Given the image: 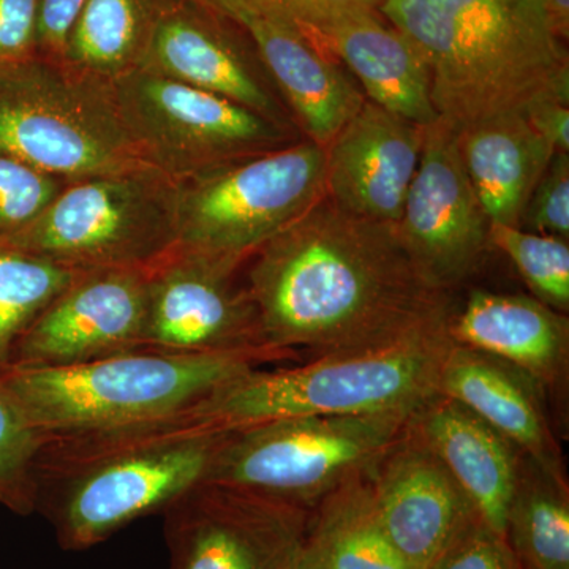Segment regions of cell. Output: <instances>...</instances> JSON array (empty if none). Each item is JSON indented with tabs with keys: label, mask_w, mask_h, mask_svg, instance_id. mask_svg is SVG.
Here are the masks:
<instances>
[{
	"label": "cell",
	"mask_w": 569,
	"mask_h": 569,
	"mask_svg": "<svg viewBox=\"0 0 569 569\" xmlns=\"http://www.w3.org/2000/svg\"><path fill=\"white\" fill-rule=\"evenodd\" d=\"M507 539L522 569H569L567 481L526 455L509 507Z\"/></svg>",
	"instance_id": "cell-26"
},
{
	"label": "cell",
	"mask_w": 569,
	"mask_h": 569,
	"mask_svg": "<svg viewBox=\"0 0 569 569\" xmlns=\"http://www.w3.org/2000/svg\"><path fill=\"white\" fill-rule=\"evenodd\" d=\"M425 127L366 100L326 148L325 197L340 211L396 224L421 157Z\"/></svg>",
	"instance_id": "cell-16"
},
{
	"label": "cell",
	"mask_w": 569,
	"mask_h": 569,
	"mask_svg": "<svg viewBox=\"0 0 569 569\" xmlns=\"http://www.w3.org/2000/svg\"><path fill=\"white\" fill-rule=\"evenodd\" d=\"M310 41L348 67L369 102L418 126L437 121L421 52L377 10L346 14Z\"/></svg>",
	"instance_id": "cell-20"
},
{
	"label": "cell",
	"mask_w": 569,
	"mask_h": 569,
	"mask_svg": "<svg viewBox=\"0 0 569 569\" xmlns=\"http://www.w3.org/2000/svg\"><path fill=\"white\" fill-rule=\"evenodd\" d=\"M138 69L217 93L280 126L299 129L264 67L190 14H160Z\"/></svg>",
	"instance_id": "cell-18"
},
{
	"label": "cell",
	"mask_w": 569,
	"mask_h": 569,
	"mask_svg": "<svg viewBox=\"0 0 569 569\" xmlns=\"http://www.w3.org/2000/svg\"><path fill=\"white\" fill-rule=\"evenodd\" d=\"M250 260L247 290L261 336L287 358L376 350L452 313L396 224L350 216L326 197Z\"/></svg>",
	"instance_id": "cell-1"
},
{
	"label": "cell",
	"mask_w": 569,
	"mask_h": 569,
	"mask_svg": "<svg viewBox=\"0 0 569 569\" xmlns=\"http://www.w3.org/2000/svg\"><path fill=\"white\" fill-rule=\"evenodd\" d=\"M448 332L458 346L508 362L552 387L568 366L569 321L563 313L526 295L471 291Z\"/></svg>",
	"instance_id": "cell-21"
},
{
	"label": "cell",
	"mask_w": 569,
	"mask_h": 569,
	"mask_svg": "<svg viewBox=\"0 0 569 569\" xmlns=\"http://www.w3.org/2000/svg\"><path fill=\"white\" fill-rule=\"evenodd\" d=\"M41 440L20 400L0 377V505L17 515L36 512L33 463Z\"/></svg>",
	"instance_id": "cell-29"
},
{
	"label": "cell",
	"mask_w": 569,
	"mask_h": 569,
	"mask_svg": "<svg viewBox=\"0 0 569 569\" xmlns=\"http://www.w3.org/2000/svg\"><path fill=\"white\" fill-rule=\"evenodd\" d=\"M111 86L142 159L174 181L298 141V130L153 71L134 69Z\"/></svg>",
	"instance_id": "cell-10"
},
{
	"label": "cell",
	"mask_w": 569,
	"mask_h": 569,
	"mask_svg": "<svg viewBox=\"0 0 569 569\" xmlns=\"http://www.w3.org/2000/svg\"><path fill=\"white\" fill-rule=\"evenodd\" d=\"M244 29L307 140L328 146L366 102L353 78L290 22L247 0H204Z\"/></svg>",
	"instance_id": "cell-17"
},
{
	"label": "cell",
	"mask_w": 569,
	"mask_h": 569,
	"mask_svg": "<svg viewBox=\"0 0 569 569\" xmlns=\"http://www.w3.org/2000/svg\"><path fill=\"white\" fill-rule=\"evenodd\" d=\"M178 181L152 167L67 183L3 241L78 272L151 268L176 247Z\"/></svg>",
	"instance_id": "cell-9"
},
{
	"label": "cell",
	"mask_w": 569,
	"mask_h": 569,
	"mask_svg": "<svg viewBox=\"0 0 569 569\" xmlns=\"http://www.w3.org/2000/svg\"><path fill=\"white\" fill-rule=\"evenodd\" d=\"M538 385L519 369L455 343L440 377V395L462 403L553 477L563 463L539 402Z\"/></svg>",
	"instance_id": "cell-22"
},
{
	"label": "cell",
	"mask_w": 569,
	"mask_h": 569,
	"mask_svg": "<svg viewBox=\"0 0 569 569\" xmlns=\"http://www.w3.org/2000/svg\"><path fill=\"white\" fill-rule=\"evenodd\" d=\"M39 0H0V73L37 54Z\"/></svg>",
	"instance_id": "cell-34"
},
{
	"label": "cell",
	"mask_w": 569,
	"mask_h": 569,
	"mask_svg": "<svg viewBox=\"0 0 569 569\" xmlns=\"http://www.w3.org/2000/svg\"><path fill=\"white\" fill-rule=\"evenodd\" d=\"M170 569H296L309 511L200 482L162 512Z\"/></svg>",
	"instance_id": "cell-12"
},
{
	"label": "cell",
	"mask_w": 569,
	"mask_h": 569,
	"mask_svg": "<svg viewBox=\"0 0 569 569\" xmlns=\"http://www.w3.org/2000/svg\"><path fill=\"white\" fill-rule=\"evenodd\" d=\"M149 268L82 272L14 346L9 369L84 365L142 348Z\"/></svg>",
	"instance_id": "cell-14"
},
{
	"label": "cell",
	"mask_w": 569,
	"mask_h": 569,
	"mask_svg": "<svg viewBox=\"0 0 569 569\" xmlns=\"http://www.w3.org/2000/svg\"><path fill=\"white\" fill-rule=\"evenodd\" d=\"M326 148L298 140L178 181L174 249L244 264L325 197Z\"/></svg>",
	"instance_id": "cell-8"
},
{
	"label": "cell",
	"mask_w": 569,
	"mask_h": 569,
	"mask_svg": "<svg viewBox=\"0 0 569 569\" xmlns=\"http://www.w3.org/2000/svg\"><path fill=\"white\" fill-rule=\"evenodd\" d=\"M369 475L310 509L296 569H408L378 520Z\"/></svg>",
	"instance_id": "cell-24"
},
{
	"label": "cell",
	"mask_w": 569,
	"mask_h": 569,
	"mask_svg": "<svg viewBox=\"0 0 569 569\" xmlns=\"http://www.w3.org/2000/svg\"><path fill=\"white\" fill-rule=\"evenodd\" d=\"M264 353L138 350L54 369H7V387L41 437L97 432L173 417L268 362Z\"/></svg>",
	"instance_id": "cell-5"
},
{
	"label": "cell",
	"mask_w": 569,
	"mask_h": 569,
	"mask_svg": "<svg viewBox=\"0 0 569 569\" xmlns=\"http://www.w3.org/2000/svg\"><path fill=\"white\" fill-rule=\"evenodd\" d=\"M241 263L173 249L148 271L142 348L179 355L264 353L257 307L236 282Z\"/></svg>",
	"instance_id": "cell-11"
},
{
	"label": "cell",
	"mask_w": 569,
	"mask_h": 569,
	"mask_svg": "<svg viewBox=\"0 0 569 569\" xmlns=\"http://www.w3.org/2000/svg\"><path fill=\"white\" fill-rule=\"evenodd\" d=\"M448 321L376 350L254 367L213 389L189 415L219 433L290 418L413 417L440 395L441 369L455 346Z\"/></svg>",
	"instance_id": "cell-4"
},
{
	"label": "cell",
	"mask_w": 569,
	"mask_h": 569,
	"mask_svg": "<svg viewBox=\"0 0 569 569\" xmlns=\"http://www.w3.org/2000/svg\"><path fill=\"white\" fill-rule=\"evenodd\" d=\"M0 156L67 183L149 167L110 82L39 52L0 73Z\"/></svg>",
	"instance_id": "cell-6"
},
{
	"label": "cell",
	"mask_w": 569,
	"mask_h": 569,
	"mask_svg": "<svg viewBox=\"0 0 569 569\" xmlns=\"http://www.w3.org/2000/svg\"><path fill=\"white\" fill-rule=\"evenodd\" d=\"M530 126L553 151L569 153V102L560 99H542L523 110Z\"/></svg>",
	"instance_id": "cell-36"
},
{
	"label": "cell",
	"mask_w": 569,
	"mask_h": 569,
	"mask_svg": "<svg viewBox=\"0 0 569 569\" xmlns=\"http://www.w3.org/2000/svg\"><path fill=\"white\" fill-rule=\"evenodd\" d=\"M410 426L458 481L479 519L507 537L522 452L473 411L443 395L417 411Z\"/></svg>",
	"instance_id": "cell-19"
},
{
	"label": "cell",
	"mask_w": 569,
	"mask_h": 569,
	"mask_svg": "<svg viewBox=\"0 0 569 569\" xmlns=\"http://www.w3.org/2000/svg\"><path fill=\"white\" fill-rule=\"evenodd\" d=\"M425 59L438 119L456 133L542 99L569 102V59L541 0H381Z\"/></svg>",
	"instance_id": "cell-2"
},
{
	"label": "cell",
	"mask_w": 569,
	"mask_h": 569,
	"mask_svg": "<svg viewBox=\"0 0 569 569\" xmlns=\"http://www.w3.org/2000/svg\"><path fill=\"white\" fill-rule=\"evenodd\" d=\"M80 274L0 239V372L26 329Z\"/></svg>",
	"instance_id": "cell-27"
},
{
	"label": "cell",
	"mask_w": 569,
	"mask_h": 569,
	"mask_svg": "<svg viewBox=\"0 0 569 569\" xmlns=\"http://www.w3.org/2000/svg\"><path fill=\"white\" fill-rule=\"evenodd\" d=\"M490 246L507 254L538 301L568 312L569 246L567 239L530 233L519 227L490 224Z\"/></svg>",
	"instance_id": "cell-28"
},
{
	"label": "cell",
	"mask_w": 569,
	"mask_h": 569,
	"mask_svg": "<svg viewBox=\"0 0 569 569\" xmlns=\"http://www.w3.org/2000/svg\"><path fill=\"white\" fill-rule=\"evenodd\" d=\"M407 252L437 290L471 279L490 246V220L471 187L458 133L437 119L425 127L421 157L396 223Z\"/></svg>",
	"instance_id": "cell-13"
},
{
	"label": "cell",
	"mask_w": 569,
	"mask_h": 569,
	"mask_svg": "<svg viewBox=\"0 0 569 569\" xmlns=\"http://www.w3.org/2000/svg\"><path fill=\"white\" fill-rule=\"evenodd\" d=\"M471 187L490 224L519 227L523 208L552 159V146L523 112L493 116L458 133Z\"/></svg>",
	"instance_id": "cell-23"
},
{
	"label": "cell",
	"mask_w": 569,
	"mask_h": 569,
	"mask_svg": "<svg viewBox=\"0 0 569 569\" xmlns=\"http://www.w3.org/2000/svg\"><path fill=\"white\" fill-rule=\"evenodd\" d=\"M86 0H39L37 20V52L61 59L71 26Z\"/></svg>",
	"instance_id": "cell-35"
},
{
	"label": "cell",
	"mask_w": 569,
	"mask_h": 569,
	"mask_svg": "<svg viewBox=\"0 0 569 569\" xmlns=\"http://www.w3.org/2000/svg\"><path fill=\"white\" fill-rule=\"evenodd\" d=\"M373 507L408 569H430L477 509L421 437L408 427L369 475Z\"/></svg>",
	"instance_id": "cell-15"
},
{
	"label": "cell",
	"mask_w": 569,
	"mask_h": 569,
	"mask_svg": "<svg viewBox=\"0 0 569 569\" xmlns=\"http://www.w3.org/2000/svg\"><path fill=\"white\" fill-rule=\"evenodd\" d=\"M430 569H522L507 537L471 520Z\"/></svg>",
	"instance_id": "cell-32"
},
{
	"label": "cell",
	"mask_w": 569,
	"mask_h": 569,
	"mask_svg": "<svg viewBox=\"0 0 569 569\" xmlns=\"http://www.w3.org/2000/svg\"><path fill=\"white\" fill-rule=\"evenodd\" d=\"M413 417L290 418L236 430L223 437L204 482L310 511L332 490L372 473Z\"/></svg>",
	"instance_id": "cell-7"
},
{
	"label": "cell",
	"mask_w": 569,
	"mask_h": 569,
	"mask_svg": "<svg viewBox=\"0 0 569 569\" xmlns=\"http://www.w3.org/2000/svg\"><path fill=\"white\" fill-rule=\"evenodd\" d=\"M530 233L569 239V153L556 152L520 217Z\"/></svg>",
	"instance_id": "cell-31"
},
{
	"label": "cell",
	"mask_w": 569,
	"mask_h": 569,
	"mask_svg": "<svg viewBox=\"0 0 569 569\" xmlns=\"http://www.w3.org/2000/svg\"><path fill=\"white\" fill-rule=\"evenodd\" d=\"M252 6L290 22L307 39L326 26L356 11L377 10L381 0H247Z\"/></svg>",
	"instance_id": "cell-33"
},
{
	"label": "cell",
	"mask_w": 569,
	"mask_h": 569,
	"mask_svg": "<svg viewBox=\"0 0 569 569\" xmlns=\"http://www.w3.org/2000/svg\"><path fill=\"white\" fill-rule=\"evenodd\" d=\"M156 21L146 0H86L59 61L111 84L140 67Z\"/></svg>",
	"instance_id": "cell-25"
},
{
	"label": "cell",
	"mask_w": 569,
	"mask_h": 569,
	"mask_svg": "<svg viewBox=\"0 0 569 569\" xmlns=\"http://www.w3.org/2000/svg\"><path fill=\"white\" fill-rule=\"evenodd\" d=\"M66 186L61 179L0 156V239L24 230Z\"/></svg>",
	"instance_id": "cell-30"
},
{
	"label": "cell",
	"mask_w": 569,
	"mask_h": 569,
	"mask_svg": "<svg viewBox=\"0 0 569 569\" xmlns=\"http://www.w3.org/2000/svg\"><path fill=\"white\" fill-rule=\"evenodd\" d=\"M224 436L186 410L119 429L43 437L33 463L36 511L63 550L96 548L203 482Z\"/></svg>",
	"instance_id": "cell-3"
},
{
	"label": "cell",
	"mask_w": 569,
	"mask_h": 569,
	"mask_svg": "<svg viewBox=\"0 0 569 569\" xmlns=\"http://www.w3.org/2000/svg\"><path fill=\"white\" fill-rule=\"evenodd\" d=\"M550 28L561 41L569 37V0H541Z\"/></svg>",
	"instance_id": "cell-37"
}]
</instances>
